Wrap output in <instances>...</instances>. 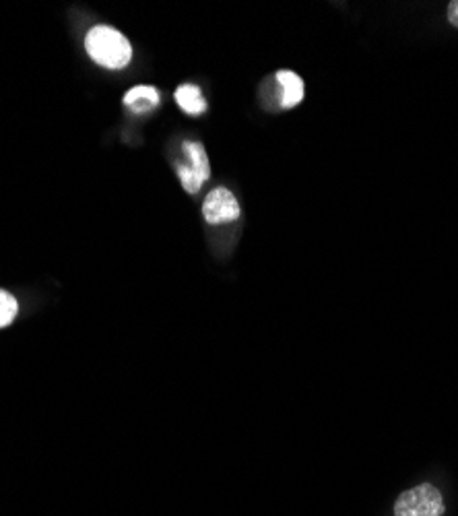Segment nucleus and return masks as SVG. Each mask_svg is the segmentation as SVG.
I'll list each match as a JSON object with an SVG mask.
<instances>
[{
	"instance_id": "obj_1",
	"label": "nucleus",
	"mask_w": 458,
	"mask_h": 516,
	"mask_svg": "<svg viewBox=\"0 0 458 516\" xmlns=\"http://www.w3.org/2000/svg\"><path fill=\"white\" fill-rule=\"evenodd\" d=\"M87 54L100 64V67L118 71L124 69L133 58V46L120 34L118 29L108 25L93 27L85 38Z\"/></svg>"
},
{
	"instance_id": "obj_2",
	"label": "nucleus",
	"mask_w": 458,
	"mask_h": 516,
	"mask_svg": "<svg viewBox=\"0 0 458 516\" xmlns=\"http://www.w3.org/2000/svg\"><path fill=\"white\" fill-rule=\"evenodd\" d=\"M444 512V498L430 483L403 492L395 502V516H444Z\"/></svg>"
},
{
	"instance_id": "obj_3",
	"label": "nucleus",
	"mask_w": 458,
	"mask_h": 516,
	"mask_svg": "<svg viewBox=\"0 0 458 516\" xmlns=\"http://www.w3.org/2000/svg\"><path fill=\"white\" fill-rule=\"evenodd\" d=\"M182 149L186 155V164L178 166V178L188 195H196V192L203 188V184L211 178L209 157L205 147L196 141L184 143Z\"/></svg>"
},
{
	"instance_id": "obj_4",
	"label": "nucleus",
	"mask_w": 458,
	"mask_h": 516,
	"mask_svg": "<svg viewBox=\"0 0 458 516\" xmlns=\"http://www.w3.org/2000/svg\"><path fill=\"white\" fill-rule=\"evenodd\" d=\"M203 215L211 225L236 221L240 217V205L234 192L229 188H213L203 203Z\"/></svg>"
},
{
	"instance_id": "obj_5",
	"label": "nucleus",
	"mask_w": 458,
	"mask_h": 516,
	"mask_svg": "<svg viewBox=\"0 0 458 516\" xmlns=\"http://www.w3.org/2000/svg\"><path fill=\"white\" fill-rule=\"evenodd\" d=\"M124 104L133 112L141 114V112H147V110H151L159 104V93H157L155 87L139 85V87H133L124 95Z\"/></svg>"
},
{
	"instance_id": "obj_6",
	"label": "nucleus",
	"mask_w": 458,
	"mask_h": 516,
	"mask_svg": "<svg viewBox=\"0 0 458 516\" xmlns=\"http://www.w3.org/2000/svg\"><path fill=\"white\" fill-rule=\"evenodd\" d=\"M277 81L283 87V108H293L304 100V81L291 71H279Z\"/></svg>"
},
{
	"instance_id": "obj_7",
	"label": "nucleus",
	"mask_w": 458,
	"mask_h": 516,
	"mask_svg": "<svg viewBox=\"0 0 458 516\" xmlns=\"http://www.w3.org/2000/svg\"><path fill=\"white\" fill-rule=\"evenodd\" d=\"M176 102L178 106L186 112V114H192V116H199L207 110V102L203 98L201 89L196 85H182L176 89Z\"/></svg>"
},
{
	"instance_id": "obj_8",
	"label": "nucleus",
	"mask_w": 458,
	"mask_h": 516,
	"mask_svg": "<svg viewBox=\"0 0 458 516\" xmlns=\"http://www.w3.org/2000/svg\"><path fill=\"white\" fill-rule=\"evenodd\" d=\"M17 312H19L17 300L9 292H5V289H0V329L9 327L15 320Z\"/></svg>"
},
{
	"instance_id": "obj_9",
	"label": "nucleus",
	"mask_w": 458,
	"mask_h": 516,
	"mask_svg": "<svg viewBox=\"0 0 458 516\" xmlns=\"http://www.w3.org/2000/svg\"><path fill=\"white\" fill-rule=\"evenodd\" d=\"M448 21L458 27V0H454V3L448 5Z\"/></svg>"
}]
</instances>
